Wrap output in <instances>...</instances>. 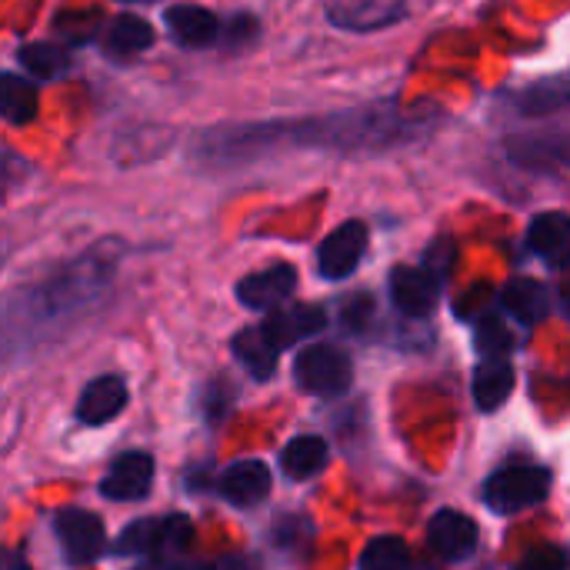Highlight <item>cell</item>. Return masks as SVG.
Listing matches in <instances>:
<instances>
[{"mask_svg":"<svg viewBox=\"0 0 570 570\" xmlns=\"http://www.w3.org/2000/svg\"><path fill=\"white\" fill-rule=\"evenodd\" d=\"M551 494V471L538 464H508L484 481V501L498 514H518Z\"/></svg>","mask_w":570,"mask_h":570,"instance_id":"cell-1","label":"cell"},{"mask_svg":"<svg viewBox=\"0 0 570 570\" xmlns=\"http://www.w3.org/2000/svg\"><path fill=\"white\" fill-rule=\"evenodd\" d=\"M294 377H297L301 391H307L314 397H341V394H347V387L354 381V364L341 347L314 344L297 354Z\"/></svg>","mask_w":570,"mask_h":570,"instance_id":"cell-2","label":"cell"},{"mask_svg":"<svg viewBox=\"0 0 570 570\" xmlns=\"http://www.w3.org/2000/svg\"><path fill=\"white\" fill-rule=\"evenodd\" d=\"M194 541V528L187 518L174 514V518H144V521H134L120 541H117V554H180L187 551Z\"/></svg>","mask_w":570,"mask_h":570,"instance_id":"cell-3","label":"cell"},{"mask_svg":"<svg viewBox=\"0 0 570 570\" xmlns=\"http://www.w3.org/2000/svg\"><path fill=\"white\" fill-rule=\"evenodd\" d=\"M53 528H57L60 548H63V554H67L70 564H90L107 548L104 528H100V521L90 511L67 508V511H60L53 518Z\"/></svg>","mask_w":570,"mask_h":570,"instance_id":"cell-4","label":"cell"},{"mask_svg":"<svg viewBox=\"0 0 570 570\" xmlns=\"http://www.w3.org/2000/svg\"><path fill=\"white\" fill-rule=\"evenodd\" d=\"M367 247V227L361 220H347L341 224L334 234H327V240L317 250V271L327 281H344L347 274H354V267L361 264Z\"/></svg>","mask_w":570,"mask_h":570,"instance_id":"cell-5","label":"cell"},{"mask_svg":"<svg viewBox=\"0 0 570 570\" xmlns=\"http://www.w3.org/2000/svg\"><path fill=\"white\" fill-rule=\"evenodd\" d=\"M441 281L424 267H397L391 274V301L404 317H428L438 307Z\"/></svg>","mask_w":570,"mask_h":570,"instance_id":"cell-6","label":"cell"},{"mask_svg":"<svg viewBox=\"0 0 570 570\" xmlns=\"http://www.w3.org/2000/svg\"><path fill=\"white\" fill-rule=\"evenodd\" d=\"M150 484H154V458L130 451L110 464V471L100 481V494L110 501H140L147 498Z\"/></svg>","mask_w":570,"mask_h":570,"instance_id":"cell-7","label":"cell"},{"mask_svg":"<svg viewBox=\"0 0 570 570\" xmlns=\"http://www.w3.org/2000/svg\"><path fill=\"white\" fill-rule=\"evenodd\" d=\"M294 287H297V271L291 264H274L267 271L247 274L237 284V297L250 311H271V307L284 304L294 294Z\"/></svg>","mask_w":570,"mask_h":570,"instance_id":"cell-8","label":"cell"},{"mask_svg":"<svg viewBox=\"0 0 570 570\" xmlns=\"http://www.w3.org/2000/svg\"><path fill=\"white\" fill-rule=\"evenodd\" d=\"M428 541L431 548L448 558V561H464L474 554L478 548V528L468 514L461 511H438L431 528H428Z\"/></svg>","mask_w":570,"mask_h":570,"instance_id":"cell-9","label":"cell"},{"mask_svg":"<svg viewBox=\"0 0 570 570\" xmlns=\"http://www.w3.org/2000/svg\"><path fill=\"white\" fill-rule=\"evenodd\" d=\"M217 491H220V498H224L227 504H234V508H254V504H261V501L267 498V491H271V471H267V464H261V461H237V464H230V468L220 474Z\"/></svg>","mask_w":570,"mask_h":570,"instance_id":"cell-10","label":"cell"},{"mask_svg":"<svg viewBox=\"0 0 570 570\" xmlns=\"http://www.w3.org/2000/svg\"><path fill=\"white\" fill-rule=\"evenodd\" d=\"M327 17L344 30H381L404 17V0H331Z\"/></svg>","mask_w":570,"mask_h":570,"instance_id":"cell-11","label":"cell"},{"mask_svg":"<svg viewBox=\"0 0 570 570\" xmlns=\"http://www.w3.org/2000/svg\"><path fill=\"white\" fill-rule=\"evenodd\" d=\"M528 247L551 267L570 264V217L561 210L538 214L528 227Z\"/></svg>","mask_w":570,"mask_h":570,"instance_id":"cell-12","label":"cell"},{"mask_svg":"<svg viewBox=\"0 0 570 570\" xmlns=\"http://www.w3.org/2000/svg\"><path fill=\"white\" fill-rule=\"evenodd\" d=\"M127 404V387L120 377L107 374V377H97L87 384V391L80 394V404H77V417L90 428L97 424H107L114 421Z\"/></svg>","mask_w":570,"mask_h":570,"instance_id":"cell-13","label":"cell"},{"mask_svg":"<svg viewBox=\"0 0 570 570\" xmlns=\"http://www.w3.org/2000/svg\"><path fill=\"white\" fill-rule=\"evenodd\" d=\"M164 23L180 47H210L220 33L217 17L204 7H170L164 13Z\"/></svg>","mask_w":570,"mask_h":570,"instance_id":"cell-14","label":"cell"},{"mask_svg":"<svg viewBox=\"0 0 570 570\" xmlns=\"http://www.w3.org/2000/svg\"><path fill=\"white\" fill-rule=\"evenodd\" d=\"M324 324H327L324 311H321V307L304 304V307H294V311H281V314H274V317L264 324V331H267V337L284 351V347H291V344H297V341H307V337H311V334H317Z\"/></svg>","mask_w":570,"mask_h":570,"instance_id":"cell-15","label":"cell"},{"mask_svg":"<svg viewBox=\"0 0 570 570\" xmlns=\"http://www.w3.org/2000/svg\"><path fill=\"white\" fill-rule=\"evenodd\" d=\"M234 354H237V361L247 367V374H250L254 381H267V377H274V371H277V354H281V347L267 337L264 327H247V331H240V334L234 337Z\"/></svg>","mask_w":570,"mask_h":570,"instance_id":"cell-16","label":"cell"},{"mask_svg":"<svg viewBox=\"0 0 570 570\" xmlns=\"http://www.w3.org/2000/svg\"><path fill=\"white\" fill-rule=\"evenodd\" d=\"M504 307L521 324H541L551 314V294L531 277H518L504 287Z\"/></svg>","mask_w":570,"mask_h":570,"instance_id":"cell-17","label":"cell"},{"mask_svg":"<svg viewBox=\"0 0 570 570\" xmlns=\"http://www.w3.org/2000/svg\"><path fill=\"white\" fill-rule=\"evenodd\" d=\"M514 391V367L504 357H488L474 371V401L481 411H498Z\"/></svg>","mask_w":570,"mask_h":570,"instance_id":"cell-18","label":"cell"},{"mask_svg":"<svg viewBox=\"0 0 570 570\" xmlns=\"http://www.w3.org/2000/svg\"><path fill=\"white\" fill-rule=\"evenodd\" d=\"M324 464H327V441H321V438H314V434L297 438V441H291V444L281 451V468H284V474L294 478V481H307V478L321 474Z\"/></svg>","mask_w":570,"mask_h":570,"instance_id":"cell-19","label":"cell"},{"mask_svg":"<svg viewBox=\"0 0 570 570\" xmlns=\"http://www.w3.org/2000/svg\"><path fill=\"white\" fill-rule=\"evenodd\" d=\"M107 50L114 57H127V53H140L154 43V27L140 17H114L107 27Z\"/></svg>","mask_w":570,"mask_h":570,"instance_id":"cell-20","label":"cell"},{"mask_svg":"<svg viewBox=\"0 0 570 570\" xmlns=\"http://www.w3.org/2000/svg\"><path fill=\"white\" fill-rule=\"evenodd\" d=\"M0 114L7 124H27L37 114V87L17 73L0 77Z\"/></svg>","mask_w":570,"mask_h":570,"instance_id":"cell-21","label":"cell"},{"mask_svg":"<svg viewBox=\"0 0 570 570\" xmlns=\"http://www.w3.org/2000/svg\"><path fill=\"white\" fill-rule=\"evenodd\" d=\"M17 57H20L23 70L40 80H60L70 70V57L53 43H27V47H20Z\"/></svg>","mask_w":570,"mask_h":570,"instance_id":"cell-22","label":"cell"},{"mask_svg":"<svg viewBox=\"0 0 570 570\" xmlns=\"http://www.w3.org/2000/svg\"><path fill=\"white\" fill-rule=\"evenodd\" d=\"M561 107H570V73L544 80L521 97V114H548V110H561Z\"/></svg>","mask_w":570,"mask_h":570,"instance_id":"cell-23","label":"cell"},{"mask_svg":"<svg viewBox=\"0 0 570 570\" xmlns=\"http://www.w3.org/2000/svg\"><path fill=\"white\" fill-rule=\"evenodd\" d=\"M411 561V551L401 538H377L364 548L361 570H404Z\"/></svg>","mask_w":570,"mask_h":570,"instance_id":"cell-24","label":"cell"},{"mask_svg":"<svg viewBox=\"0 0 570 570\" xmlns=\"http://www.w3.org/2000/svg\"><path fill=\"white\" fill-rule=\"evenodd\" d=\"M518 160H524V164H544V160H551V164H564V167H570V134L524 144V147L518 150Z\"/></svg>","mask_w":570,"mask_h":570,"instance_id":"cell-25","label":"cell"},{"mask_svg":"<svg viewBox=\"0 0 570 570\" xmlns=\"http://www.w3.org/2000/svg\"><path fill=\"white\" fill-rule=\"evenodd\" d=\"M514 347V337L508 334V327H501L498 321H484L478 327V351L484 357H504Z\"/></svg>","mask_w":570,"mask_h":570,"instance_id":"cell-26","label":"cell"},{"mask_svg":"<svg viewBox=\"0 0 570 570\" xmlns=\"http://www.w3.org/2000/svg\"><path fill=\"white\" fill-rule=\"evenodd\" d=\"M518 570H570V554L564 548H534L518 561Z\"/></svg>","mask_w":570,"mask_h":570,"instance_id":"cell-27","label":"cell"},{"mask_svg":"<svg viewBox=\"0 0 570 570\" xmlns=\"http://www.w3.org/2000/svg\"><path fill=\"white\" fill-rule=\"evenodd\" d=\"M254 30H257V23L250 17H234L227 27V47H237L244 40V33H254Z\"/></svg>","mask_w":570,"mask_h":570,"instance_id":"cell-28","label":"cell"},{"mask_svg":"<svg viewBox=\"0 0 570 570\" xmlns=\"http://www.w3.org/2000/svg\"><path fill=\"white\" fill-rule=\"evenodd\" d=\"M140 570H214L210 564H200V561H154V564H147V568Z\"/></svg>","mask_w":570,"mask_h":570,"instance_id":"cell-29","label":"cell"},{"mask_svg":"<svg viewBox=\"0 0 570 570\" xmlns=\"http://www.w3.org/2000/svg\"><path fill=\"white\" fill-rule=\"evenodd\" d=\"M3 570H30V564H27V558H23L20 551H7V558H3Z\"/></svg>","mask_w":570,"mask_h":570,"instance_id":"cell-30","label":"cell"},{"mask_svg":"<svg viewBox=\"0 0 570 570\" xmlns=\"http://www.w3.org/2000/svg\"><path fill=\"white\" fill-rule=\"evenodd\" d=\"M220 570H257L254 568V561H247V558H227Z\"/></svg>","mask_w":570,"mask_h":570,"instance_id":"cell-31","label":"cell"}]
</instances>
